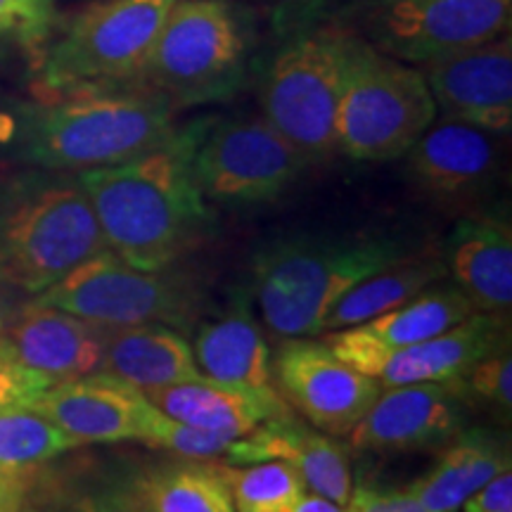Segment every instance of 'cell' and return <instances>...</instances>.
Listing matches in <instances>:
<instances>
[{
    "mask_svg": "<svg viewBox=\"0 0 512 512\" xmlns=\"http://www.w3.org/2000/svg\"><path fill=\"white\" fill-rule=\"evenodd\" d=\"M434 119L437 105L420 67L354 36L337 107V152L354 162H392Z\"/></svg>",
    "mask_w": 512,
    "mask_h": 512,
    "instance_id": "obj_6",
    "label": "cell"
},
{
    "mask_svg": "<svg viewBox=\"0 0 512 512\" xmlns=\"http://www.w3.org/2000/svg\"><path fill=\"white\" fill-rule=\"evenodd\" d=\"M460 389H463L467 401H479L491 408L503 422H510L512 413V354L510 342H505L491 354L465 370L458 377Z\"/></svg>",
    "mask_w": 512,
    "mask_h": 512,
    "instance_id": "obj_30",
    "label": "cell"
},
{
    "mask_svg": "<svg viewBox=\"0 0 512 512\" xmlns=\"http://www.w3.org/2000/svg\"><path fill=\"white\" fill-rule=\"evenodd\" d=\"M252 27L228 0H176L152 43L138 81L176 107L233 98L245 86Z\"/></svg>",
    "mask_w": 512,
    "mask_h": 512,
    "instance_id": "obj_5",
    "label": "cell"
},
{
    "mask_svg": "<svg viewBox=\"0 0 512 512\" xmlns=\"http://www.w3.org/2000/svg\"><path fill=\"white\" fill-rule=\"evenodd\" d=\"M444 266L475 311L508 318L512 306V230L508 219L491 214L460 219L446 240Z\"/></svg>",
    "mask_w": 512,
    "mask_h": 512,
    "instance_id": "obj_21",
    "label": "cell"
},
{
    "mask_svg": "<svg viewBox=\"0 0 512 512\" xmlns=\"http://www.w3.org/2000/svg\"><path fill=\"white\" fill-rule=\"evenodd\" d=\"M233 441L235 439L228 437V434L200 430V427L178 422L157 408L155 418L150 422V434H147L145 444L164 448V451L174 453L178 458L209 460L226 456Z\"/></svg>",
    "mask_w": 512,
    "mask_h": 512,
    "instance_id": "obj_32",
    "label": "cell"
},
{
    "mask_svg": "<svg viewBox=\"0 0 512 512\" xmlns=\"http://www.w3.org/2000/svg\"><path fill=\"white\" fill-rule=\"evenodd\" d=\"M29 406L46 415L76 444H145L150 422L157 413L143 389L105 370L55 382Z\"/></svg>",
    "mask_w": 512,
    "mask_h": 512,
    "instance_id": "obj_15",
    "label": "cell"
},
{
    "mask_svg": "<svg viewBox=\"0 0 512 512\" xmlns=\"http://www.w3.org/2000/svg\"><path fill=\"white\" fill-rule=\"evenodd\" d=\"M323 342L351 368L373 377L382 387H401L415 382L456 380L479 358L510 342V330L505 318L477 311L451 330L411 347L384 349L370 342L358 328L325 332Z\"/></svg>",
    "mask_w": 512,
    "mask_h": 512,
    "instance_id": "obj_12",
    "label": "cell"
},
{
    "mask_svg": "<svg viewBox=\"0 0 512 512\" xmlns=\"http://www.w3.org/2000/svg\"><path fill=\"white\" fill-rule=\"evenodd\" d=\"M406 155L413 181L441 202L484 195L501 166L496 133L446 117L432 121Z\"/></svg>",
    "mask_w": 512,
    "mask_h": 512,
    "instance_id": "obj_18",
    "label": "cell"
},
{
    "mask_svg": "<svg viewBox=\"0 0 512 512\" xmlns=\"http://www.w3.org/2000/svg\"><path fill=\"white\" fill-rule=\"evenodd\" d=\"M460 508L463 512H512V472L503 470L489 479Z\"/></svg>",
    "mask_w": 512,
    "mask_h": 512,
    "instance_id": "obj_36",
    "label": "cell"
},
{
    "mask_svg": "<svg viewBox=\"0 0 512 512\" xmlns=\"http://www.w3.org/2000/svg\"><path fill=\"white\" fill-rule=\"evenodd\" d=\"M60 15L55 0H0V36L19 41L41 60L53 38Z\"/></svg>",
    "mask_w": 512,
    "mask_h": 512,
    "instance_id": "obj_31",
    "label": "cell"
},
{
    "mask_svg": "<svg viewBox=\"0 0 512 512\" xmlns=\"http://www.w3.org/2000/svg\"><path fill=\"white\" fill-rule=\"evenodd\" d=\"M467 396L458 377L382 387L368 413L349 432L356 451H427L444 448L465 430Z\"/></svg>",
    "mask_w": 512,
    "mask_h": 512,
    "instance_id": "obj_14",
    "label": "cell"
},
{
    "mask_svg": "<svg viewBox=\"0 0 512 512\" xmlns=\"http://www.w3.org/2000/svg\"><path fill=\"white\" fill-rule=\"evenodd\" d=\"M34 299L102 328L166 325L183 335L207 313V290L195 275L176 266L143 271L112 252L83 261Z\"/></svg>",
    "mask_w": 512,
    "mask_h": 512,
    "instance_id": "obj_7",
    "label": "cell"
},
{
    "mask_svg": "<svg viewBox=\"0 0 512 512\" xmlns=\"http://www.w3.org/2000/svg\"><path fill=\"white\" fill-rule=\"evenodd\" d=\"M36 472H0V512H19L29 501Z\"/></svg>",
    "mask_w": 512,
    "mask_h": 512,
    "instance_id": "obj_37",
    "label": "cell"
},
{
    "mask_svg": "<svg viewBox=\"0 0 512 512\" xmlns=\"http://www.w3.org/2000/svg\"><path fill=\"white\" fill-rule=\"evenodd\" d=\"M143 394L169 418L200 427V430L228 434L233 439L245 437L259 422L292 411L287 403L261 401L238 387L211 380L207 375L169 384V387L143 389Z\"/></svg>",
    "mask_w": 512,
    "mask_h": 512,
    "instance_id": "obj_22",
    "label": "cell"
},
{
    "mask_svg": "<svg viewBox=\"0 0 512 512\" xmlns=\"http://www.w3.org/2000/svg\"><path fill=\"white\" fill-rule=\"evenodd\" d=\"M411 256V240L389 233L278 238L254 254V297L275 335L313 337L351 287Z\"/></svg>",
    "mask_w": 512,
    "mask_h": 512,
    "instance_id": "obj_3",
    "label": "cell"
},
{
    "mask_svg": "<svg viewBox=\"0 0 512 512\" xmlns=\"http://www.w3.org/2000/svg\"><path fill=\"white\" fill-rule=\"evenodd\" d=\"M102 252L110 249L76 174L29 166L0 176V283L8 290L36 297Z\"/></svg>",
    "mask_w": 512,
    "mask_h": 512,
    "instance_id": "obj_4",
    "label": "cell"
},
{
    "mask_svg": "<svg viewBox=\"0 0 512 512\" xmlns=\"http://www.w3.org/2000/svg\"><path fill=\"white\" fill-rule=\"evenodd\" d=\"M140 512H235L219 465L176 460L119 479Z\"/></svg>",
    "mask_w": 512,
    "mask_h": 512,
    "instance_id": "obj_25",
    "label": "cell"
},
{
    "mask_svg": "<svg viewBox=\"0 0 512 512\" xmlns=\"http://www.w3.org/2000/svg\"><path fill=\"white\" fill-rule=\"evenodd\" d=\"M309 162L261 119H207L192 169L204 200L221 207L275 202Z\"/></svg>",
    "mask_w": 512,
    "mask_h": 512,
    "instance_id": "obj_10",
    "label": "cell"
},
{
    "mask_svg": "<svg viewBox=\"0 0 512 512\" xmlns=\"http://www.w3.org/2000/svg\"><path fill=\"white\" fill-rule=\"evenodd\" d=\"M76 446L31 406L0 408V472H36Z\"/></svg>",
    "mask_w": 512,
    "mask_h": 512,
    "instance_id": "obj_28",
    "label": "cell"
},
{
    "mask_svg": "<svg viewBox=\"0 0 512 512\" xmlns=\"http://www.w3.org/2000/svg\"><path fill=\"white\" fill-rule=\"evenodd\" d=\"M510 470V444L503 434L463 430L446 446L437 467L411 484L415 498L427 512H456L477 489Z\"/></svg>",
    "mask_w": 512,
    "mask_h": 512,
    "instance_id": "obj_24",
    "label": "cell"
},
{
    "mask_svg": "<svg viewBox=\"0 0 512 512\" xmlns=\"http://www.w3.org/2000/svg\"><path fill=\"white\" fill-rule=\"evenodd\" d=\"M57 512H140L121 482L93 484L60 496Z\"/></svg>",
    "mask_w": 512,
    "mask_h": 512,
    "instance_id": "obj_34",
    "label": "cell"
},
{
    "mask_svg": "<svg viewBox=\"0 0 512 512\" xmlns=\"http://www.w3.org/2000/svg\"><path fill=\"white\" fill-rule=\"evenodd\" d=\"M15 309H17L15 292L8 290V287L0 283V330L5 328V323H8V318L12 316V311Z\"/></svg>",
    "mask_w": 512,
    "mask_h": 512,
    "instance_id": "obj_39",
    "label": "cell"
},
{
    "mask_svg": "<svg viewBox=\"0 0 512 512\" xmlns=\"http://www.w3.org/2000/svg\"><path fill=\"white\" fill-rule=\"evenodd\" d=\"M102 370L138 389L169 387L202 375L188 337L166 325L105 328Z\"/></svg>",
    "mask_w": 512,
    "mask_h": 512,
    "instance_id": "obj_23",
    "label": "cell"
},
{
    "mask_svg": "<svg viewBox=\"0 0 512 512\" xmlns=\"http://www.w3.org/2000/svg\"><path fill=\"white\" fill-rule=\"evenodd\" d=\"M53 384L48 375L29 368L0 335V408L29 406Z\"/></svg>",
    "mask_w": 512,
    "mask_h": 512,
    "instance_id": "obj_33",
    "label": "cell"
},
{
    "mask_svg": "<svg viewBox=\"0 0 512 512\" xmlns=\"http://www.w3.org/2000/svg\"><path fill=\"white\" fill-rule=\"evenodd\" d=\"M347 512H427L415 498L411 486L406 489H375V486H354Z\"/></svg>",
    "mask_w": 512,
    "mask_h": 512,
    "instance_id": "obj_35",
    "label": "cell"
},
{
    "mask_svg": "<svg viewBox=\"0 0 512 512\" xmlns=\"http://www.w3.org/2000/svg\"><path fill=\"white\" fill-rule=\"evenodd\" d=\"M273 377L287 406L330 437L354 430L382 392L380 382L309 337H287L275 354Z\"/></svg>",
    "mask_w": 512,
    "mask_h": 512,
    "instance_id": "obj_13",
    "label": "cell"
},
{
    "mask_svg": "<svg viewBox=\"0 0 512 512\" xmlns=\"http://www.w3.org/2000/svg\"><path fill=\"white\" fill-rule=\"evenodd\" d=\"M226 458L228 465L285 460L302 475L306 489L337 505H347L354 494L349 448L292 411L259 422L245 437L235 439Z\"/></svg>",
    "mask_w": 512,
    "mask_h": 512,
    "instance_id": "obj_17",
    "label": "cell"
},
{
    "mask_svg": "<svg viewBox=\"0 0 512 512\" xmlns=\"http://www.w3.org/2000/svg\"><path fill=\"white\" fill-rule=\"evenodd\" d=\"M19 512H46V510H43L41 505H36V503H29V501H27V503L22 505V510H19Z\"/></svg>",
    "mask_w": 512,
    "mask_h": 512,
    "instance_id": "obj_40",
    "label": "cell"
},
{
    "mask_svg": "<svg viewBox=\"0 0 512 512\" xmlns=\"http://www.w3.org/2000/svg\"><path fill=\"white\" fill-rule=\"evenodd\" d=\"M197 368L211 380L238 387L268 403H285L273 387V358L252 313V299L240 290L219 318L202 323L192 342Z\"/></svg>",
    "mask_w": 512,
    "mask_h": 512,
    "instance_id": "obj_20",
    "label": "cell"
},
{
    "mask_svg": "<svg viewBox=\"0 0 512 512\" xmlns=\"http://www.w3.org/2000/svg\"><path fill=\"white\" fill-rule=\"evenodd\" d=\"M219 472L235 512H278L306 491L302 475L285 460H266L247 467L219 465Z\"/></svg>",
    "mask_w": 512,
    "mask_h": 512,
    "instance_id": "obj_29",
    "label": "cell"
},
{
    "mask_svg": "<svg viewBox=\"0 0 512 512\" xmlns=\"http://www.w3.org/2000/svg\"><path fill=\"white\" fill-rule=\"evenodd\" d=\"M434 105L446 119L484 131L510 133L512 126V41L498 36L444 60L422 64Z\"/></svg>",
    "mask_w": 512,
    "mask_h": 512,
    "instance_id": "obj_16",
    "label": "cell"
},
{
    "mask_svg": "<svg viewBox=\"0 0 512 512\" xmlns=\"http://www.w3.org/2000/svg\"><path fill=\"white\" fill-rule=\"evenodd\" d=\"M354 36L328 24L292 36L261 81L264 119L309 164L337 152V107Z\"/></svg>",
    "mask_w": 512,
    "mask_h": 512,
    "instance_id": "obj_8",
    "label": "cell"
},
{
    "mask_svg": "<svg viewBox=\"0 0 512 512\" xmlns=\"http://www.w3.org/2000/svg\"><path fill=\"white\" fill-rule=\"evenodd\" d=\"M204 124L190 121L143 155L76 174L107 249L126 264L176 266L214 235L216 216L192 169Z\"/></svg>",
    "mask_w": 512,
    "mask_h": 512,
    "instance_id": "obj_1",
    "label": "cell"
},
{
    "mask_svg": "<svg viewBox=\"0 0 512 512\" xmlns=\"http://www.w3.org/2000/svg\"><path fill=\"white\" fill-rule=\"evenodd\" d=\"M444 259L411 256L401 264L370 275L344 294L320 323V332H335L368 323L382 313L406 304L415 294L446 278Z\"/></svg>",
    "mask_w": 512,
    "mask_h": 512,
    "instance_id": "obj_26",
    "label": "cell"
},
{
    "mask_svg": "<svg viewBox=\"0 0 512 512\" xmlns=\"http://www.w3.org/2000/svg\"><path fill=\"white\" fill-rule=\"evenodd\" d=\"M176 0H102L88 5L38 60L41 91L79 83L138 81Z\"/></svg>",
    "mask_w": 512,
    "mask_h": 512,
    "instance_id": "obj_9",
    "label": "cell"
},
{
    "mask_svg": "<svg viewBox=\"0 0 512 512\" xmlns=\"http://www.w3.org/2000/svg\"><path fill=\"white\" fill-rule=\"evenodd\" d=\"M278 512H347V508H344V505H337V503H332L330 498H323V496H318V494H304L299 496V498H294L292 503H287L283 510H278Z\"/></svg>",
    "mask_w": 512,
    "mask_h": 512,
    "instance_id": "obj_38",
    "label": "cell"
},
{
    "mask_svg": "<svg viewBox=\"0 0 512 512\" xmlns=\"http://www.w3.org/2000/svg\"><path fill=\"white\" fill-rule=\"evenodd\" d=\"M472 313L477 311L467 294L458 285L448 283L422 290L406 304L396 306L368 323L356 325V328L370 342L380 344L384 349H401L451 330L453 325L463 323Z\"/></svg>",
    "mask_w": 512,
    "mask_h": 512,
    "instance_id": "obj_27",
    "label": "cell"
},
{
    "mask_svg": "<svg viewBox=\"0 0 512 512\" xmlns=\"http://www.w3.org/2000/svg\"><path fill=\"white\" fill-rule=\"evenodd\" d=\"M512 0H382L366 19L370 46L422 67L503 36Z\"/></svg>",
    "mask_w": 512,
    "mask_h": 512,
    "instance_id": "obj_11",
    "label": "cell"
},
{
    "mask_svg": "<svg viewBox=\"0 0 512 512\" xmlns=\"http://www.w3.org/2000/svg\"><path fill=\"white\" fill-rule=\"evenodd\" d=\"M176 128V107L164 93L145 81H112L38 91L12 133L24 164L81 174L143 155Z\"/></svg>",
    "mask_w": 512,
    "mask_h": 512,
    "instance_id": "obj_2",
    "label": "cell"
},
{
    "mask_svg": "<svg viewBox=\"0 0 512 512\" xmlns=\"http://www.w3.org/2000/svg\"><path fill=\"white\" fill-rule=\"evenodd\" d=\"M0 335L29 368L55 382L102 370L105 328L36 299L17 304Z\"/></svg>",
    "mask_w": 512,
    "mask_h": 512,
    "instance_id": "obj_19",
    "label": "cell"
}]
</instances>
